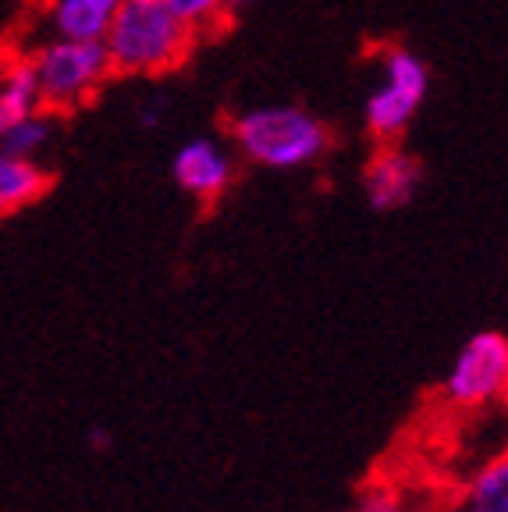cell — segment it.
<instances>
[{
  "mask_svg": "<svg viewBox=\"0 0 508 512\" xmlns=\"http://www.w3.org/2000/svg\"><path fill=\"white\" fill-rule=\"evenodd\" d=\"M231 143L249 164L267 171L313 168L331 150V128L306 107L260 104L231 118Z\"/></svg>",
  "mask_w": 508,
  "mask_h": 512,
  "instance_id": "1",
  "label": "cell"
},
{
  "mask_svg": "<svg viewBox=\"0 0 508 512\" xmlns=\"http://www.w3.org/2000/svg\"><path fill=\"white\" fill-rule=\"evenodd\" d=\"M196 32L167 8V0H121L104 36L114 75H164L192 54Z\"/></svg>",
  "mask_w": 508,
  "mask_h": 512,
  "instance_id": "2",
  "label": "cell"
},
{
  "mask_svg": "<svg viewBox=\"0 0 508 512\" xmlns=\"http://www.w3.org/2000/svg\"><path fill=\"white\" fill-rule=\"evenodd\" d=\"M430 93V68L416 50L384 47L377 54V86L366 93L363 125L377 143H398Z\"/></svg>",
  "mask_w": 508,
  "mask_h": 512,
  "instance_id": "3",
  "label": "cell"
},
{
  "mask_svg": "<svg viewBox=\"0 0 508 512\" xmlns=\"http://www.w3.org/2000/svg\"><path fill=\"white\" fill-rule=\"evenodd\" d=\"M29 61L32 72H36V86H40V104L50 114H64L89 104L114 75L104 40H64V36H54Z\"/></svg>",
  "mask_w": 508,
  "mask_h": 512,
  "instance_id": "4",
  "label": "cell"
},
{
  "mask_svg": "<svg viewBox=\"0 0 508 512\" xmlns=\"http://www.w3.org/2000/svg\"><path fill=\"white\" fill-rule=\"evenodd\" d=\"M508 381V335L501 331H477L469 335L459 356L441 381V395L455 409H484L501 399Z\"/></svg>",
  "mask_w": 508,
  "mask_h": 512,
  "instance_id": "5",
  "label": "cell"
},
{
  "mask_svg": "<svg viewBox=\"0 0 508 512\" xmlns=\"http://www.w3.org/2000/svg\"><path fill=\"white\" fill-rule=\"evenodd\" d=\"M423 189V164L398 143H381L363 168V196L377 214L409 207Z\"/></svg>",
  "mask_w": 508,
  "mask_h": 512,
  "instance_id": "6",
  "label": "cell"
},
{
  "mask_svg": "<svg viewBox=\"0 0 508 512\" xmlns=\"http://www.w3.org/2000/svg\"><path fill=\"white\" fill-rule=\"evenodd\" d=\"M171 178L185 196L199 203H214L235 182V157L221 139L192 136L171 160Z\"/></svg>",
  "mask_w": 508,
  "mask_h": 512,
  "instance_id": "7",
  "label": "cell"
},
{
  "mask_svg": "<svg viewBox=\"0 0 508 512\" xmlns=\"http://www.w3.org/2000/svg\"><path fill=\"white\" fill-rule=\"evenodd\" d=\"M50 189V171L40 160L15 157V153L0 150V217L18 214L43 200Z\"/></svg>",
  "mask_w": 508,
  "mask_h": 512,
  "instance_id": "8",
  "label": "cell"
},
{
  "mask_svg": "<svg viewBox=\"0 0 508 512\" xmlns=\"http://www.w3.org/2000/svg\"><path fill=\"white\" fill-rule=\"evenodd\" d=\"M121 0H50V29L64 40H104Z\"/></svg>",
  "mask_w": 508,
  "mask_h": 512,
  "instance_id": "9",
  "label": "cell"
},
{
  "mask_svg": "<svg viewBox=\"0 0 508 512\" xmlns=\"http://www.w3.org/2000/svg\"><path fill=\"white\" fill-rule=\"evenodd\" d=\"M40 86H36V72H32L29 57L11 61L0 72V136L8 132L15 121H22L25 114L40 111Z\"/></svg>",
  "mask_w": 508,
  "mask_h": 512,
  "instance_id": "10",
  "label": "cell"
},
{
  "mask_svg": "<svg viewBox=\"0 0 508 512\" xmlns=\"http://www.w3.org/2000/svg\"><path fill=\"white\" fill-rule=\"evenodd\" d=\"M455 512H508V452L487 459L473 477L466 480Z\"/></svg>",
  "mask_w": 508,
  "mask_h": 512,
  "instance_id": "11",
  "label": "cell"
},
{
  "mask_svg": "<svg viewBox=\"0 0 508 512\" xmlns=\"http://www.w3.org/2000/svg\"><path fill=\"white\" fill-rule=\"evenodd\" d=\"M54 132H57V121L50 111H32L25 114L22 121H15V125L0 136V150L15 153V157H29V160H40L43 153L50 150V143H54Z\"/></svg>",
  "mask_w": 508,
  "mask_h": 512,
  "instance_id": "12",
  "label": "cell"
},
{
  "mask_svg": "<svg viewBox=\"0 0 508 512\" xmlns=\"http://www.w3.org/2000/svg\"><path fill=\"white\" fill-rule=\"evenodd\" d=\"M167 8L175 11V15L182 18L196 36L199 32L214 29V25H221L224 15H228L224 0H167Z\"/></svg>",
  "mask_w": 508,
  "mask_h": 512,
  "instance_id": "13",
  "label": "cell"
},
{
  "mask_svg": "<svg viewBox=\"0 0 508 512\" xmlns=\"http://www.w3.org/2000/svg\"><path fill=\"white\" fill-rule=\"evenodd\" d=\"M356 512H405L402 495L388 484H370V488L359 495Z\"/></svg>",
  "mask_w": 508,
  "mask_h": 512,
  "instance_id": "14",
  "label": "cell"
},
{
  "mask_svg": "<svg viewBox=\"0 0 508 512\" xmlns=\"http://www.w3.org/2000/svg\"><path fill=\"white\" fill-rule=\"evenodd\" d=\"M160 111H164V104H160V100H153L150 107H139V121H143V125H150V128H157L160 125Z\"/></svg>",
  "mask_w": 508,
  "mask_h": 512,
  "instance_id": "15",
  "label": "cell"
},
{
  "mask_svg": "<svg viewBox=\"0 0 508 512\" xmlns=\"http://www.w3.org/2000/svg\"><path fill=\"white\" fill-rule=\"evenodd\" d=\"M89 441H93L96 448H107V445H111V441H107V434H104V431H93V434H89Z\"/></svg>",
  "mask_w": 508,
  "mask_h": 512,
  "instance_id": "16",
  "label": "cell"
},
{
  "mask_svg": "<svg viewBox=\"0 0 508 512\" xmlns=\"http://www.w3.org/2000/svg\"><path fill=\"white\" fill-rule=\"evenodd\" d=\"M246 4H253V0H224V8L228 11H239V8H246Z\"/></svg>",
  "mask_w": 508,
  "mask_h": 512,
  "instance_id": "17",
  "label": "cell"
},
{
  "mask_svg": "<svg viewBox=\"0 0 508 512\" xmlns=\"http://www.w3.org/2000/svg\"><path fill=\"white\" fill-rule=\"evenodd\" d=\"M501 409H505V416H508V381H505V388H501Z\"/></svg>",
  "mask_w": 508,
  "mask_h": 512,
  "instance_id": "18",
  "label": "cell"
},
{
  "mask_svg": "<svg viewBox=\"0 0 508 512\" xmlns=\"http://www.w3.org/2000/svg\"><path fill=\"white\" fill-rule=\"evenodd\" d=\"M352 512H356V509H352Z\"/></svg>",
  "mask_w": 508,
  "mask_h": 512,
  "instance_id": "19",
  "label": "cell"
}]
</instances>
